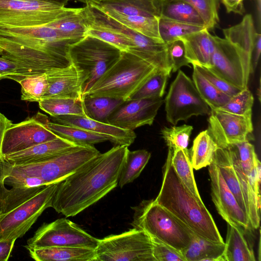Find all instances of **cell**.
Returning a JSON list of instances; mask_svg holds the SVG:
<instances>
[{
	"label": "cell",
	"instance_id": "obj_37",
	"mask_svg": "<svg viewBox=\"0 0 261 261\" xmlns=\"http://www.w3.org/2000/svg\"><path fill=\"white\" fill-rule=\"evenodd\" d=\"M193 66V82L204 101L211 109H217L225 105L231 97L220 91L208 81Z\"/></svg>",
	"mask_w": 261,
	"mask_h": 261
},
{
	"label": "cell",
	"instance_id": "obj_54",
	"mask_svg": "<svg viewBox=\"0 0 261 261\" xmlns=\"http://www.w3.org/2000/svg\"><path fill=\"white\" fill-rule=\"evenodd\" d=\"M16 240L0 241V261H7L9 259Z\"/></svg>",
	"mask_w": 261,
	"mask_h": 261
},
{
	"label": "cell",
	"instance_id": "obj_30",
	"mask_svg": "<svg viewBox=\"0 0 261 261\" xmlns=\"http://www.w3.org/2000/svg\"><path fill=\"white\" fill-rule=\"evenodd\" d=\"M244 230L227 224L223 256L225 261H255L252 249L245 237Z\"/></svg>",
	"mask_w": 261,
	"mask_h": 261
},
{
	"label": "cell",
	"instance_id": "obj_41",
	"mask_svg": "<svg viewBox=\"0 0 261 261\" xmlns=\"http://www.w3.org/2000/svg\"><path fill=\"white\" fill-rule=\"evenodd\" d=\"M18 83L21 86V99L39 102L47 92L48 84L45 73L27 76Z\"/></svg>",
	"mask_w": 261,
	"mask_h": 261
},
{
	"label": "cell",
	"instance_id": "obj_20",
	"mask_svg": "<svg viewBox=\"0 0 261 261\" xmlns=\"http://www.w3.org/2000/svg\"><path fill=\"white\" fill-rule=\"evenodd\" d=\"M54 118V122L80 127L110 137L115 140L116 145L128 147L136 138L134 130L123 129L85 116L67 115Z\"/></svg>",
	"mask_w": 261,
	"mask_h": 261
},
{
	"label": "cell",
	"instance_id": "obj_8",
	"mask_svg": "<svg viewBox=\"0 0 261 261\" xmlns=\"http://www.w3.org/2000/svg\"><path fill=\"white\" fill-rule=\"evenodd\" d=\"M84 8L88 26L109 30L125 36L134 45L128 51L150 62L158 68L171 72L166 44L157 42L129 28L92 4H86Z\"/></svg>",
	"mask_w": 261,
	"mask_h": 261
},
{
	"label": "cell",
	"instance_id": "obj_9",
	"mask_svg": "<svg viewBox=\"0 0 261 261\" xmlns=\"http://www.w3.org/2000/svg\"><path fill=\"white\" fill-rule=\"evenodd\" d=\"M215 38V48L208 69L241 90L247 88L252 53L229 38Z\"/></svg>",
	"mask_w": 261,
	"mask_h": 261
},
{
	"label": "cell",
	"instance_id": "obj_35",
	"mask_svg": "<svg viewBox=\"0 0 261 261\" xmlns=\"http://www.w3.org/2000/svg\"><path fill=\"white\" fill-rule=\"evenodd\" d=\"M38 103L40 109L53 117L67 115L87 116L83 99L47 98Z\"/></svg>",
	"mask_w": 261,
	"mask_h": 261
},
{
	"label": "cell",
	"instance_id": "obj_55",
	"mask_svg": "<svg viewBox=\"0 0 261 261\" xmlns=\"http://www.w3.org/2000/svg\"><path fill=\"white\" fill-rule=\"evenodd\" d=\"M12 123L11 120L0 112V162L3 160L2 154V145L5 132Z\"/></svg>",
	"mask_w": 261,
	"mask_h": 261
},
{
	"label": "cell",
	"instance_id": "obj_11",
	"mask_svg": "<svg viewBox=\"0 0 261 261\" xmlns=\"http://www.w3.org/2000/svg\"><path fill=\"white\" fill-rule=\"evenodd\" d=\"M96 261H155L149 236L135 228L99 240Z\"/></svg>",
	"mask_w": 261,
	"mask_h": 261
},
{
	"label": "cell",
	"instance_id": "obj_46",
	"mask_svg": "<svg viewBox=\"0 0 261 261\" xmlns=\"http://www.w3.org/2000/svg\"><path fill=\"white\" fill-rule=\"evenodd\" d=\"M233 150L244 173L248 175L258 160L254 146L249 140L228 145Z\"/></svg>",
	"mask_w": 261,
	"mask_h": 261
},
{
	"label": "cell",
	"instance_id": "obj_4",
	"mask_svg": "<svg viewBox=\"0 0 261 261\" xmlns=\"http://www.w3.org/2000/svg\"><path fill=\"white\" fill-rule=\"evenodd\" d=\"M158 69L138 56L122 51L118 60L84 96L108 97L126 101Z\"/></svg>",
	"mask_w": 261,
	"mask_h": 261
},
{
	"label": "cell",
	"instance_id": "obj_28",
	"mask_svg": "<svg viewBox=\"0 0 261 261\" xmlns=\"http://www.w3.org/2000/svg\"><path fill=\"white\" fill-rule=\"evenodd\" d=\"M224 248L225 243H215L193 233L181 254L186 261H225Z\"/></svg>",
	"mask_w": 261,
	"mask_h": 261
},
{
	"label": "cell",
	"instance_id": "obj_5",
	"mask_svg": "<svg viewBox=\"0 0 261 261\" xmlns=\"http://www.w3.org/2000/svg\"><path fill=\"white\" fill-rule=\"evenodd\" d=\"M100 152L94 146H75L53 156L34 163L13 166L0 162V182L8 176L35 177L47 185L59 183Z\"/></svg>",
	"mask_w": 261,
	"mask_h": 261
},
{
	"label": "cell",
	"instance_id": "obj_18",
	"mask_svg": "<svg viewBox=\"0 0 261 261\" xmlns=\"http://www.w3.org/2000/svg\"><path fill=\"white\" fill-rule=\"evenodd\" d=\"M164 101L162 97L125 101L111 114L107 123L131 130L151 125Z\"/></svg>",
	"mask_w": 261,
	"mask_h": 261
},
{
	"label": "cell",
	"instance_id": "obj_57",
	"mask_svg": "<svg viewBox=\"0 0 261 261\" xmlns=\"http://www.w3.org/2000/svg\"><path fill=\"white\" fill-rule=\"evenodd\" d=\"M75 1H76L77 2H81V3H84V4H85V5H86V4L93 3L95 2H97V1H98L100 0H75Z\"/></svg>",
	"mask_w": 261,
	"mask_h": 261
},
{
	"label": "cell",
	"instance_id": "obj_40",
	"mask_svg": "<svg viewBox=\"0 0 261 261\" xmlns=\"http://www.w3.org/2000/svg\"><path fill=\"white\" fill-rule=\"evenodd\" d=\"M206 28L162 18L159 19V31L164 43L168 44L180 37Z\"/></svg>",
	"mask_w": 261,
	"mask_h": 261
},
{
	"label": "cell",
	"instance_id": "obj_42",
	"mask_svg": "<svg viewBox=\"0 0 261 261\" xmlns=\"http://www.w3.org/2000/svg\"><path fill=\"white\" fill-rule=\"evenodd\" d=\"M193 129L192 126L186 124L178 126L174 125L163 127L161 134L169 148L188 150L187 147Z\"/></svg>",
	"mask_w": 261,
	"mask_h": 261
},
{
	"label": "cell",
	"instance_id": "obj_12",
	"mask_svg": "<svg viewBox=\"0 0 261 261\" xmlns=\"http://www.w3.org/2000/svg\"><path fill=\"white\" fill-rule=\"evenodd\" d=\"M165 102L167 120L174 125L193 116L210 114L211 111L193 81L180 70L170 85Z\"/></svg>",
	"mask_w": 261,
	"mask_h": 261
},
{
	"label": "cell",
	"instance_id": "obj_24",
	"mask_svg": "<svg viewBox=\"0 0 261 261\" xmlns=\"http://www.w3.org/2000/svg\"><path fill=\"white\" fill-rule=\"evenodd\" d=\"M41 119L50 130L57 136L75 145L94 146L99 143L109 141L116 145L115 140L107 136L91 132L83 128L49 121L46 116L40 113Z\"/></svg>",
	"mask_w": 261,
	"mask_h": 261
},
{
	"label": "cell",
	"instance_id": "obj_25",
	"mask_svg": "<svg viewBox=\"0 0 261 261\" xmlns=\"http://www.w3.org/2000/svg\"><path fill=\"white\" fill-rule=\"evenodd\" d=\"M37 261H96L95 249L86 247H51L27 248Z\"/></svg>",
	"mask_w": 261,
	"mask_h": 261
},
{
	"label": "cell",
	"instance_id": "obj_26",
	"mask_svg": "<svg viewBox=\"0 0 261 261\" xmlns=\"http://www.w3.org/2000/svg\"><path fill=\"white\" fill-rule=\"evenodd\" d=\"M226 147L229 152L238 178L250 226L251 228L256 229L260 223V198L254 193L248 177L243 171L234 152L229 146Z\"/></svg>",
	"mask_w": 261,
	"mask_h": 261
},
{
	"label": "cell",
	"instance_id": "obj_50",
	"mask_svg": "<svg viewBox=\"0 0 261 261\" xmlns=\"http://www.w3.org/2000/svg\"><path fill=\"white\" fill-rule=\"evenodd\" d=\"M247 176L254 193L260 198L261 165L259 160L256 161L251 171Z\"/></svg>",
	"mask_w": 261,
	"mask_h": 261
},
{
	"label": "cell",
	"instance_id": "obj_39",
	"mask_svg": "<svg viewBox=\"0 0 261 261\" xmlns=\"http://www.w3.org/2000/svg\"><path fill=\"white\" fill-rule=\"evenodd\" d=\"M109 16L135 31L157 42L163 43L159 31V19L142 16L127 17L117 15Z\"/></svg>",
	"mask_w": 261,
	"mask_h": 261
},
{
	"label": "cell",
	"instance_id": "obj_36",
	"mask_svg": "<svg viewBox=\"0 0 261 261\" xmlns=\"http://www.w3.org/2000/svg\"><path fill=\"white\" fill-rule=\"evenodd\" d=\"M150 156V153L145 149L134 151L128 149L119 178L118 184L119 187L122 188L138 178L148 162Z\"/></svg>",
	"mask_w": 261,
	"mask_h": 261
},
{
	"label": "cell",
	"instance_id": "obj_13",
	"mask_svg": "<svg viewBox=\"0 0 261 261\" xmlns=\"http://www.w3.org/2000/svg\"><path fill=\"white\" fill-rule=\"evenodd\" d=\"M98 239L66 218L44 223L27 241L25 247L41 248L51 247H86L96 249Z\"/></svg>",
	"mask_w": 261,
	"mask_h": 261
},
{
	"label": "cell",
	"instance_id": "obj_29",
	"mask_svg": "<svg viewBox=\"0 0 261 261\" xmlns=\"http://www.w3.org/2000/svg\"><path fill=\"white\" fill-rule=\"evenodd\" d=\"M160 18L206 28L197 11L182 0H160Z\"/></svg>",
	"mask_w": 261,
	"mask_h": 261
},
{
	"label": "cell",
	"instance_id": "obj_47",
	"mask_svg": "<svg viewBox=\"0 0 261 261\" xmlns=\"http://www.w3.org/2000/svg\"><path fill=\"white\" fill-rule=\"evenodd\" d=\"M167 54L171 72H175L184 66L190 67L186 57L184 43L180 39L167 44Z\"/></svg>",
	"mask_w": 261,
	"mask_h": 261
},
{
	"label": "cell",
	"instance_id": "obj_45",
	"mask_svg": "<svg viewBox=\"0 0 261 261\" xmlns=\"http://www.w3.org/2000/svg\"><path fill=\"white\" fill-rule=\"evenodd\" d=\"M87 35L96 37L122 51H129L134 47L132 42L125 36L103 28L88 26Z\"/></svg>",
	"mask_w": 261,
	"mask_h": 261
},
{
	"label": "cell",
	"instance_id": "obj_19",
	"mask_svg": "<svg viewBox=\"0 0 261 261\" xmlns=\"http://www.w3.org/2000/svg\"><path fill=\"white\" fill-rule=\"evenodd\" d=\"M48 84L43 98H68L83 99V79L76 67L70 64L46 74Z\"/></svg>",
	"mask_w": 261,
	"mask_h": 261
},
{
	"label": "cell",
	"instance_id": "obj_49",
	"mask_svg": "<svg viewBox=\"0 0 261 261\" xmlns=\"http://www.w3.org/2000/svg\"><path fill=\"white\" fill-rule=\"evenodd\" d=\"M193 65L195 66L200 73L212 85L229 96L232 97L241 91L212 72L208 69L200 66Z\"/></svg>",
	"mask_w": 261,
	"mask_h": 261
},
{
	"label": "cell",
	"instance_id": "obj_14",
	"mask_svg": "<svg viewBox=\"0 0 261 261\" xmlns=\"http://www.w3.org/2000/svg\"><path fill=\"white\" fill-rule=\"evenodd\" d=\"M59 137L43 122L40 113L35 117L13 124L5 130L2 145L3 157L37 144L56 139Z\"/></svg>",
	"mask_w": 261,
	"mask_h": 261
},
{
	"label": "cell",
	"instance_id": "obj_32",
	"mask_svg": "<svg viewBox=\"0 0 261 261\" xmlns=\"http://www.w3.org/2000/svg\"><path fill=\"white\" fill-rule=\"evenodd\" d=\"M218 147L208 129L200 132L195 138L191 150L190 160L193 169L198 170L210 165Z\"/></svg>",
	"mask_w": 261,
	"mask_h": 261
},
{
	"label": "cell",
	"instance_id": "obj_2",
	"mask_svg": "<svg viewBox=\"0 0 261 261\" xmlns=\"http://www.w3.org/2000/svg\"><path fill=\"white\" fill-rule=\"evenodd\" d=\"M154 201L197 236L215 243H225L202 201L197 200L177 176L169 148L163 168L161 190Z\"/></svg>",
	"mask_w": 261,
	"mask_h": 261
},
{
	"label": "cell",
	"instance_id": "obj_43",
	"mask_svg": "<svg viewBox=\"0 0 261 261\" xmlns=\"http://www.w3.org/2000/svg\"><path fill=\"white\" fill-rule=\"evenodd\" d=\"M253 102V96L247 88L231 97L225 105L216 110L239 115H251Z\"/></svg>",
	"mask_w": 261,
	"mask_h": 261
},
{
	"label": "cell",
	"instance_id": "obj_52",
	"mask_svg": "<svg viewBox=\"0 0 261 261\" xmlns=\"http://www.w3.org/2000/svg\"><path fill=\"white\" fill-rule=\"evenodd\" d=\"M225 6L227 13L232 12L243 15L245 10L243 5L244 0H220ZM260 2V0H258Z\"/></svg>",
	"mask_w": 261,
	"mask_h": 261
},
{
	"label": "cell",
	"instance_id": "obj_3",
	"mask_svg": "<svg viewBox=\"0 0 261 261\" xmlns=\"http://www.w3.org/2000/svg\"><path fill=\"white\" fill-rule=\"evenodd\" d=\"M57 184L7 189L0 182V241L17 240L51 207Z\"/></svg>",
	"mask_w": 261,
	"mask_h": 261
},
{
	"label": "cell",
	"instance_id": "obj_15",
	"mask_svg": "<svg viewBox=\"0 0 261 261\" xmlns=\"http://www.w3.org/2000/svg\"><path fill=\"white\" fill-rule=\"evenodd\" d=\"M207 129L219 147L246 140L253 131L252 114L239 115L211 109Z\"/></svg>",
	"mask_w": 261,
	"mask_h": 261
},
{
	"label": "cell",
	"instance_id": "obj_7",
	"mask_svg": "<svg viewBox=\"0 0 261 261\" xmlns=\"http://www.w3.org/2000/svg\"><path fill=\"white\" fill-rule=\"evenodd\" d=\"M122 50L96 37L86 35L70 45L67 54L83 79V96L120 58Z\"/></svg>",
	"mask_w": 261,
	"mask_h": 261
},
{
	"label": "cell",
	"instance_id": "obj_17",
	"mask_svg": "<svg viewBox=\"0 0 261 261\" xmlns=\"http://www.w3.org/2000/svg\"><path fill=\"white\" fill-rule=\"evenodd\" d=\"M0 36L36 47L47 48L67 53L74 42L65 38L57 30L47 26L16 27L0 24Z\"/></svg>",
	"mask_w": 261,
	"mask_h": 261
},
{
	"label": "cell",
	"instance_id": "obj_44",
	"mask_svg": "<svg viewBox=\"0 0 261 261\" xmlns=\"http://www.w3.org/2000/svg\"><path fill=\"white\" fill-rule=\"evenodd\" d=\"M193 6L204 20L206 28L211 31L219 22L220 0H182Z\"/></svg>",
	"mask_w": 261,
	"mask_h": 261
},
{
	"label": "cell",
	"instance_id": "obj_1",
	"mask_svg": "<svg viewBox=\"0 0 261 261\" xmlns=\"http://www.w3.org/2000/svg\"><path fill=\"white\" fill-rule=\"evenodd\" d=\"M128 150L115 145L58 183L51 207L68 217L97 202L117 187Z\"/></svg>",
	"mask_w": 261,
	"mask_h": 261
},
{
	"label": "cell",
	"instance_id": "obj_48",
	"mask_svg": "<svg viewBox=\"0 0 261 261\" xmlns=\"http://www.w3.org/2000/svg\"><path fill=\"white\" fill-rule=\"evenodd\" d=\"M150 238L155 261H186L179 252L154 237Z\"/></svg>",
	"mask_w": 261,
	"mask_h": 261
},
{
	"label": "cell",
	"instance_id": "obj_23",
	"mask_svg": "<svg viewBox=\"0 0 261 261\" xmlns=\"http://www.w3.org/2000/svg\"><path fill=\"white\" fill-rule=\"evenodd\" d=\"M75 146L76 145L59 137L56 139L7 155L4 156L3 161L13 166L27 165L53 156Z\"/></svg>",
	"mask_w": 261,
	"mask_h": 261
},
{
	"label": "cell",
	"instance_id": "obj_38",
	"mask_svg": "<svg viewBox=\"0 0 261 261\" xmlns=\"http://www.w3.org/2000/svg\"><path fill=\"white\" fill-rule=\"evenodd\" d=\"M170 75L169 71L158 68L127 100L162 97Z\"/></svg>",
	"mask_w": 261,
	"mask_h": 261
},
{
	"label": "cell",
	"instance_id": "obj_51",
	"mask_svg": "<svg viewBox=\"0 0 261 261\" xmlns=\"http://www.w3.org/2000/svg\"><path fill=\"white\" fill-rule=\"evenodd\" d=\"M18 66L15 62L2 57H0V81L15 74Z\"/></svg>",
	"mask_w": 261,
	"mask_h": 261
},
{
	"label": "cell",
	"instance_id": "obj_16",
	"mask_svg": "<svg viewBox=\"0 0 261 261\" xmlns=\"http://www.w3.org/2000/svg\"><path fill=\"white\" fill-rule=\"evenodd\" d=\"M212 200L219 215L228 224L243 230L251 228L246 213L230 190L214 159L208 165Z\"/></svg>",
	"mask_w": 261,
	"mask_h": 261
},
{
	"label": "cell",
	"instance_id": "obj_34",
	"mask_svg": "<svg viewBox=\"0 0 261 261\" xmlns=\"http://www.w3.org/2000/svg\"><path fill=\"white\" fill-rule=\"evenodd\" d=\"M85 111L87 117L105 123L111 114L125 101L118 98L108 97H83Z\"/></svg>",
	"mask_w": 261,
	"mask_h": 261
},
{
	"label": "cell",
	"instance_id": "obj_33",
	"mask_svg": "<svg viewBox=\"0 0 261 261\" xmlns=\"http://www.w3.org/2000/svg\"><path fill=\"white\" fill-rule=\"evenodd\" d=\"M169 149L171 151V163L177 176L194 196L202 201L195 180L189 150Z\"/></svg>",
	"mask_w": 261,
	"mask_h": 261
},
{
	"label": "cell",
	"instance_id": "obj_27",
	"mask_svg": "<svg viewBox=\"0 0 261 261\" xmlns=\"http://www.w3.org/2000/svg\"><path fill=\"white\" fill-rule=\"evenodd\" d=\"M46 25L56 29L65 38L74 43L85 37L88 30L84 7L71 8L65 15Z\"/></svg>",
	"mask_w": 261,
	"mask_h": 261
},
{
	"label": "cell",
	"instance_id": "obj_53",
	"mask_svg": "<svg viewBox=\"0 0 261 261\" xmlns=\"http://www.w3.org/2000/svg\"><path fill=\"white\" fill-rule=\"evenodd\" d=\"M261 52V35L256 32L251 58V73L254 72L258 64Z\"/></svg>",
	"mask_w": 261,
	"mask_h": 261
},
{
	"label": "cell",
	"instance_id": "obj_22",
	"mask_svg": "<svg viewBox=\"0 0 261 261\" xmlns=\"http://www.w3.org/2000/svg\"><path fill=\"white\" fill-rule=\"evenodd\" d=\"M184 43L186 57L190 64L209 69L215 51V36L207 28L179 38Z\"/></svg>",
	"mask_w": 261,
	"mask_h": 261
},
{
	"label": "cell",
	"instance_id": "obj_56",
	"mask_svg": "<svg viewBox=\"0 0 261 261\" xmlns=\"http://www.w3.org/2000/svg\"><path fill=\"white\" fill-rule=\"evenodd\" d=\"M52 3H54L60 5L65 6V5L71 0H46Z\"/></svg>",
	"mask_w": 261,
	"mask_h": 261
},
{
	"label": "cell",
	"instance_id": "obj_31",
	"mask_svg": "<svg viewBox=\"0 0 261 261\" xmlns=\"http://www.w3.org/2000/svg\"><path fill=\"white\" fill-rule=\"evenodd\" d=\"M214 160L224 181L234 195L239 205L246 214L244 200L238 178L227 148L219 147L215 152Z\"/></svg>",
	"mask_w": 261,
	"mask_h": 261
},
{
	"label": "cell",
	"instance_id": "obj_10",
	"mask_svg": "<svg viewBox=\"0 0 261 261\" xmlns=\"http://www.w3.org/2000/svg\"><path fill=\"white\" fill-rule=\"evenodd\" d=\"M71 9L46 0H0V24L44 25L63 16Z\"/></svg>",
	"mask_w": 261,
	"mask_h": 261
},
{
	"label": "cell",
	"instance_id": "obj_6",
	"mask_svg": "<svg viewBox=\"0 0 261 261\" xmlns=\"http://www.w3.org/2000/svg\"><path fill=\"white\" fill-rule=\"evenodd\" d=\"M133 228L142 230L182 253L195 233L154 200H143L132 207Z\"/></svg>",
	"mask_w": 261,
	"mask_h": 261
},
{
	"label": "cell",
	"instance_id": "obj_21",
	"mask_svg": "<svg viewBox=\"0 0 261 261\" xmlns=\"http://www.w3.org/2000/svg\"><path fill=\"white\" fill-rule=\"evenodd\" d=\"M89 4L109 15L160 17V0H100Z\"/></svg>",
	"mask_w": 261,
	"mask_h": 261
}]
</instances>
